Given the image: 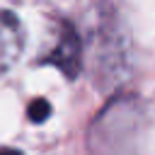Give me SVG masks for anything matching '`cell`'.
I'll return each instance as SVG.
<instances>
[{
    "mask_svg": "<svg viewBox=\"0 0 155 155\" xmlns=\"http://www.w3.org/2000/svg\"><path fill=\"white\" fill-rule=\"evenodd\" d=\"M46 65L58 68L68 80H75L82 65V41L78 29L68 19H53L51 27V44L46 53L39 58Z\"/></svg>",
    "mask_w": 155,
    "mask_h": 155,
    "instance_id": "cell-1",
    "label": "cell"
},
{
    "mask_svg": "<svg viewBox=\"0 0 155 155\" xmlns=\"http://www.w3.org/2000/svg\"><path fill=\"white\" fill-rule=\"evenodd\" d=\"M24 51V27L19 17L0 7V75L7 73Z\"/></svg>",
    "mask_w": 155,
    "mask_h": 155,
    "instance_id": "cell-2",
    "label": "cell"
},
{
    "mask_svg": "<svg viewBox=\"0 0 155 155\" xmlns=\"http://www.w3.org/2000/svg\"><path fill=\"white\" fill-rule=\"evenodd\" d=\"M48 102L46 99H36V102H31V107H29V119L31 121H44L46 116H48Z\"/></svg>",
    "mask_w": 155,
    "mask_h": 155,
    "instance_id": "cell-3",
    "label": "cell"
},
{
    "mask_svg": "<svg viewBox=\"0 0 155 155\" xmlns=\"http://www.w3.org/2000/svg\"><path fill=\"white\" fill-rule=\"evenodd\" d=\"M0 155H22V153L15 148H0Z\"/></svg>",
    "mask_w": 155,
    "mask_h": 155,
    "instance_id": "cell-4",
    "label": "cell"
}]
</instances>
